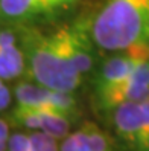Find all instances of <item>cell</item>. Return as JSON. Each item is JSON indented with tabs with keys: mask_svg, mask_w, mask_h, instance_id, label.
<instances>
[{
	"mask_svg": "<svg viewBox=\"0 0 149 151\" xmlns=\"http://www.w3.org/2000/svg\"><path fill=\"white\" fill-rule=\"evenodd\" d=\"M52 12H55L56 9H61V8H67L70 6L75 0H41Z\"/></svg>",
	"mask_w": 149,
	"mask_h": 151,
	"instance_id": "obj_16",
	"label": "cell"
},
{
	"mask_svg": "<svg viewBox=\"0 0 149 151\" xmlns=\"http://www.w3.org/2000/svg\"><path fill=\"white\" fill-rule=\"evenodd\" d=\"M142 109V139L140 151H149V98L140 102Z\"/></svg>",
	"mask_w": 149,
	"mask_h": 151,
	"instance_id": "obj_13",
	"label": "cell"
},
{
	"mask_svg": "<svg viewBox=\"0 0 149 151\" xmlns=\"http://www.w3.org/2000/svg\"><path fill=\"white\" fill-rule=\"evenodd\" d=\"M29 150L31 151H59L58 139L52 137L43 131H31Z\"/></svg>",
	"mask_w": 149,
	"mask_h": 151,
	"instance_id": "obj_11",
	"label": "cell"
},
{
	"mask_svg": "<svg viewBox=\"0 0 149 151\" xmlns=\"http://www.w3.org/2000/svg\"><path fill=\"white\" fill-rule=\"evenodd\" d=\"M6 144L8 140H0V151H6Z\"/></svg>",
	"mask_w": 149,
	"mask_h": 151,
	"instance_id": "obj_18",
	"label": "cell"
},
{
	"mask_svg": "<svg viewBox=\"0 0 149 151\" xmlns=\"http://www.w3.org/2000/svg\"><path fill=\"white\" fill-rule=\"evenodd\" d=\"M59 151H91L82 128H78L73 133L68 134L63 139V144L59 145Z\"/></svg>",
	"mask_w": 149,
	"mask_h": 151,
	"instance_id": "obj_12",
	"label": "cell"
},
{
	"mask_svg": "<svg viewBox=\"0 0 149 151\" xmlns=\"http://www.w3.org/2000/svg\"><path fill=\"white\" fill-rule=\"evenodd\" d=\"M32 78L44 87L61 92H75L82 84L68 47V26L52 34L29 31L23 37Z\"/></svg>",
	"mask_w": 149,
	"mask_h": 151,
	"instance_id": "obj_1",
	"label": "cell"
},
{
	"mask_svg": "<svg viewBox=\"0 0 149 151\" xmlns=\"http://www.w3.org/2000/svg\"><path fill=\"white\" fill-rule=\"evenodd\" d=\"M14 96L19 105L53 110L66 114L70 119H75L79 113L78 101L72 92L53 90L41 84L20 83L19 86H15Z\"/></svg>",
	"mask_w": 149,
	"mask_h": 151,
	"instance_id": "obj_3",
	"label": "cell"
},
{
	"mask_svg": "<svg viewBox=\"0 0 149 151\" xmlns=\"http://www.w3.org/2000/svg\"><path fill=\"white\" fill-rule=\"evenodd\" d=\"M11 99H12V96H11L9 88L5 86V81H3V79H0V111L9 107Z\"/></svg>",
	"mask_w": 149,
	"mask_h": 151,
	"instance_id": "obj_15",
	"label": "cell"
},
{
	"mask_svg": "<svg viewBox=\"0 0 149 151\" xmlns=\"http://www.w3.org/2000/svg\"><path fill=\"white\" fill-rule=\"evenodd\" d=\"M9 137V122L0 119V140H8Z\"/></svg>",
	"mask_w": 149,
	"mask_h": 151,
	"instance_id": "obj_17",
	"label": "cell"
},
{
	"mask_svg": "<svg viewBox=\"0 0 149 151\" xmlns=\"http://www.w3.org/2000/svg\"><path fill=\"white\" fill-rule=\"evenodd\" d=\"M149 58V46H135L110 57L94 76V95L99 96L117 86L133 72L134 67Z\"/></svg>",
	"mask_w": 149,
	"mask_h": 151,
	"instance_id": "obj_5",
	"label": "cell"
},
{
	"mask_svg": "<svg viewBox=\"0 0 149 151\" xmlns=\"http://www.w3.org/2000/svg\"><path fill=\"white\" fill-rule=\"evenodd\" d=\"M90 26H84L82 23L76 26H68V47L70 55L73 60V66L76 72L82 78L91 70L94 64V52L91 49V40L88 34Z\"/></svg>",
	"mask_w": 149,
	"mask_h": 151,
	"instance_id": "obj_7",
	"label": "cell"
},
{
	"mask_svg": "<svg viewBox=\"0 0 149 151\" xmlns=\"http://www.w3.org/2000/svg\"><path fill=\"white\" fill-rule=\"evenodd\" d=\"M24 54L17 46L15 35L6 29H0V79L8 81L23 73Z\"/></svg>",
	"mask_w": 149,
	"mask_h": 151,
	"instance_id": "obj_8",
	"label": "cell"
},
{
	"mask_svg": "<svg viewBox=\"0 0 149 151\" xmlns=\"http://www.w3.org/2000/svg\"><path fill=\"white\" fill-rule=\"evenodd\" d=\"M91 38L111 52L149 46V0H107L91 24Z\"/></svg>",
	"mask_w": 149,
	"mask_h": 151,
	"instance_id": "obj_2",
	"label": "cell"
},
{
	"mask_svg": "<svg viewBox=\"0 0 149 151\" xmlns=\"http://www.w3.org/2000/svg\"><path fill=\"white\" fill-rule=\"evenodd\" d=\"M6 151H31L29 150V134L26 133H14L9 134L6 144Z\"/></svg>",
	"mask_w": 149,
	"mask_h": 151,
	"instance_id": "obj_14",
	"label": "cell"
},
{
	"mask_svg": "<svg viewBox=\"0 0 149 151\" xmlns=\"http://www.w3.org/2000/svg\"><path fill=\"white\" fill-rule=\"evenodd\" d=\"M117 137L134 151H140L142 139V109L140 102H123L111 111Z\"/></svg>",
	"mask_w": 149,
	"mask_h": 151,
	"instance_id": "obj_6",
	"label": "cell"
},
{
	"mask_svg": "<svg viewBox=\"0 0 149 151\" xmlns=\"http://www.w3.org/2000/svg\"><path fill=\"white\" fill-rule=\"evenodd\" d=\"M149 98V58L138 63L123 81L96 96L102 111H113L123 102H142Z\"/></svg>",
	"mask_w": 149,
	"mask_h": 151,
	"instance_id": "obj_4",
	"label": "cell"
},
{
	"mask_svg": "<svg viewBox=\"0 0 149 151\" xmlns=\"http://www.w3.org/2000/svg\"><path fill=\"white\" fill-rule=\"evenodd\" d=\"M81 128L84 131L87 144H88L91 151H117L114 148V144L111 142L110 136L105 131H102L96 124L85 122Z\"/></svg>",
	"mask_w": 149,
	"mask_h": 151,
	"instance_id": "obj_10",
	"label": "cell"
},
{
	"mask_svg": "<svg viewBox=\"0 0 149 151\" xmlns=\"http://www.w3.org/2000/svg\"><path fill=\"white\" fill-rule=\"evenodd\" d=\"M0 12L11 20H34L52 14L41 0H0Z\"/></svg>",
	"mask_w": 149,
	"mask_h": 151,
	"instance_id": "obj_9",
	"label": "cell"
}]
</instances>
